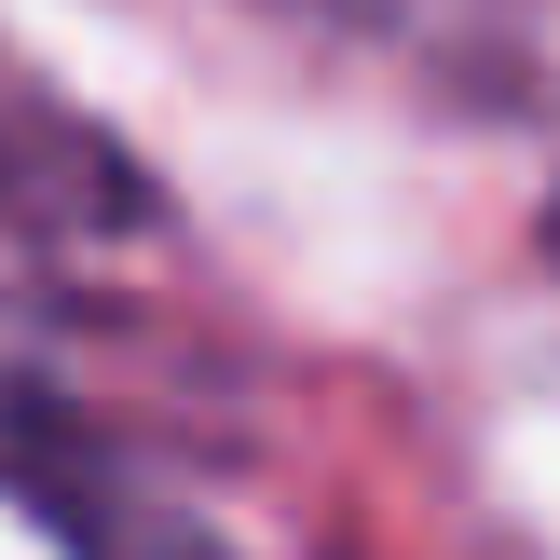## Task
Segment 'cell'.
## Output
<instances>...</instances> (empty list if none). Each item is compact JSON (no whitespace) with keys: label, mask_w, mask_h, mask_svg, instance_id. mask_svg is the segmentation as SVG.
Segmentation results:
<instances>
[]
</instances>
